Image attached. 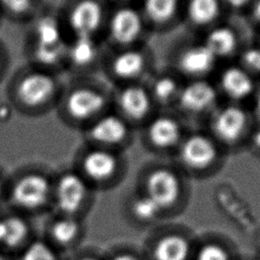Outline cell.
<instances>
[{"instance_id": "1", "label": "cell", "mask_w": 260, "mask_h": 260, "mask_svg": "<svg viewBox=\"0 0 260 260\" xmlns=\"http://www.w3.org/2000/svg\"><path fill=\"white\" fill-rule=\"evenodd\" d=\"M64 81L61 74L24 62L8 75L4 94L15 113L41 118L55 111Z\"/></svg>"}, {"instance_id": "2", "label": "cell", "mask_w": 260, "mask_h": 260, "mask_svg": "<svg viewBox=\"0 0 260 260\" xmlns=\"http://www.w3.org/2000/svg\"><path fill=\"white\" fill-rule=\"evenodd\" d=\"M110 109L112 86L101 75L69 76L54 113L62 125L80 133Z\"/></svg>"}, {"instance_id": "3", "label": "cell", "mask_w": 260, "mask_h": 260, "mask_svg": "<svg viewBox=\"0 0 260 260\" xmlns=\"http://www.w3.org/2000/svg\"><path fill=\"white\" fill-rule=\"evenodd\" d=\"M25 26L22 45L25 62L63 75L69 38L56 7L47 3Z\"/></svg>"}, {"instance_id": "4", "label": "cell", "mask_w": 260, "mask_h": 260, "mask_svg": "<svg viewBox=\"0 0 260 260\" xmlns=\"http://www.w3.org/2000/svg\"><path fill=\"white\" fill-rule=\"evenodd\" d=\"M110 7L108 0H61L56 9L68 38L102 40Z\"/></svg>"}, {"instance_id": "5", "label": "cell", "mask_w": 260, "mask_h": 260, "mask_svg": "<svg viewBox=\"0 0 260 260\" xmlns=\"http://www.w3.org/2000/svg\"><path fill=\"white\" fill-rule=\"evenodd\" d=\"M149 67V55L143 45L125 48H106L100 75L111 85L117 86L144 81Z\"/></svg>"}, {"instance_id": "6", "label": "cell", "mask_w": 260, "mask_h": 260, "mask_svg": "<svg viewBox=\"0 0 260 260\" xmlns=\"http://www.w3.org/2000/svg\"><path fill=\"white\" fill-rule=\"evenodd\" d=\"M148 28L138 5H111L102 42L106 48L140 46Z\"/></svg>"}, {"instance_id": "7", "label": "cell", "mask_w": 260, "mask_h": 260, "mask_svg": "<svg viewBox=\"0 0 260 260\" xmlns=\"http://www.w3.org/2000/svg\"><path fill=\"white\" fill-rule=\"evenodd\" d=\"M125 152L82 142L74 154L73 168L89 183L104 184L118 179L126 165Z\"/></svg>"}, {"instance_id": "8", "label": "cell", "mask_w": 260, "mask_h": 260, "mask_svg": "<svg viewBox=\"0 0 260 260\" xmlns=\"http://www.w3.org/2000/svg\"><path fill=\"white\" fill-rule=\"evenodd\" d=\"M135 128L113 109H110L79 134L82 142L124 151L134 140Z\"/></svg>"}, {"instance_id": "9", "label": "cell", "mask_w": 260, "mask_h": 260, "mask_svg": "<svg viewBox=\"0 0 260 260\" xmlns=\"http://www.w3.org/2000/svg\"><path fill=\"white\" fill-rule=\"evenodd\" d=\"M154 102L144 81L112 86V109L139 129L153 116Z\"/></svg>"}, {"instance_id": "10", "label": "cell", "mask_w": 260, "mask_h": 260, "mask_svg": "<svg viewBox=\"0 0 260 260\" xmlns=\"http://www.w3.org/2000/svg\"><path fill=\"white\" fill-rule=\"evenodd\" d=\"M53 192V180L37 167L21 170L11 185V199L24 209H37L45 205Z\"/></svg>"}, {"instance_id": "11", "label": "cell", "mask_w": 260, "mask_h": 260, "mask_svg": "<svg viewBox=\"0 0 260 260\" xmlns=\"http://www.w3.org/2000/svg\"><path fill=\"white\" fill-rule=\"evenodd\" d=\"M105 46L91 37L69 38L66 47L65 73L69 76L100 75Z\"/></svg>"}, {"instance_id": "12", "label": "cell", "mask_w": 260, "mask_h": 260, "mask_svg": "<svg viewBox=\"0 0 260 260\" xmlns=\"http://www.w3.org/2000/svg\"><path fill=\"white\" fill-rule=\"evenodd\" d=\"M89 183L74 168L63 170L53 181V192L59 210L70 216L82 206Z\"/></svg>"}, {"instance_id": "13", "label": "cell", "mask_w": 260, "mask_h": 260, "mask_svg": "<svg viewBox=\"0 0 260 260\" xmlns=\"http://www.w3.org/2000/svg\"><path fill=\"white\" fill-rule=\"evenodd\" d=\"M139 129L141 139L149 147L155 149H165L175 145L181 135L179 124L167 115H153Z\"/></svg>"}, {"instance_id": "14", "label": "cell", "mask_w": 260, "mask_h": 260, "mask_svg": "<svg viewBox=\"0 0 260 260\" xmlns=\"http://www.w3.org/2000/svg\"><path fill=\"white\" fill-rule=\"evenodd\" d=\"M147 194L159 206L166 207L176 201L180 193V183L177 176L165 168L154 169L146 177Z\"/></svg>"}, {"instance_id": "15", "label": "cell", "mask_w": 260, "mask_h": 260, "mask_svg": "<svg viewBox=\"0 0 260 260\" xmlns=\"http://www.w3.org/2000/svg\"><path fill=\"white\" fill-rule=\"evenodd\" d=\"M216 154L214 143L208 137L200 134L188 137L181 147L183 162L193 169L207 168L214 161Z\"/></svg>"}, {"instance_id": "16", "label": "cell", "mask_w": 260, "mask_h": 260, "mask_svg": "<svg viewBox=\"0 0 260 260\" xmlns=\"http://www.w3.org/2000/svg\"><path fill=\"white\" fill-rule=\"evenodd\" d=\"M247 124L245 111L237 106L223 108L213 121L215 134L225 142H234L243 134Z\"/></svg>"}, {"instance_id": "17", "label": "cell", "mask_w": 260, "mask_h": 260, "mask_svg": "<svg viewBox=\"0 0 260 260\" xmlns=\"http://www.w3.org/2000/svg\"><path fill=\"white\" fill-rule=\"evenodd\" d=\"M179 101L185 110L201 112L214 104L216 101V90L207 81H193L181 90Z\"/></svg>"}, {"instance_id": "18", "label": "cell", "mask_w": 260, "mask_h": 260, "mask_svg": "<svg viewBox=\"0 0 260 260\" xmlns=\"http://www.w3.org/2000/svg\"><path fill=\"white\" fill-rule=\"evenodd\" d=\"M47 4L45 0H0L3 20L26 25Z\"/></svg>"}, {"instance_id": "19", "label": "cell", "mask_w": 260, "mask_h": 260, "mask_svg": "<svg viewBox=\"0 0 260 260\" xmlns=\"http://www.w3.org/2000/svg\"><path fill=\"white\" fill-rule=\"evenodd\" d=\"M215 58L205 45H198L188 48L181 54L179 65L185 73L198 75L209 71Z\"/></svg>"}, {"instance_id": "20", "label": "cell", "mask_w": 260, "mask_h": 260, "mask_svg": "<svg viewBox=\"0 0 260 260\" xmlns=\"http://www.w3.org/2000/svg\"><path fill=\"white\" fill-rule=\"evenodd\" d=\"M138 7L148 27H158L174 17L178 8V0H140Z\"/></svg>"}, {"instance_id": "21", "label": "cell", "mask_w": 260, "mask_h": 260, "mask_svg": "<svg viewBox=\"0 0 260 260\" xmlns=\"http://www.w3.org/2000/svg\"><path fill=\"white\" fill-rule=\"evenodd\" d=\"M220 84L224 92L233 99H244L253 91V81L250 75L240 67L226 68L220 77Z\"/></svg>"}, {"instance_id": "22", "label": "cell", "mask_w": 260, "mask_h": 260, "mask_svg": "<svg viewBox=\"0 0 260 260\" xmlns=\"http://www.w3.org/2000/svg\"><path fill=\"white\" fill-rule=\"evenodd\" d=\"M188 253V242L183 237L176 235L160 239L152 251L154 260H186Z\"/></svg>"}, {"instance_id": "23", "label": "cell", "mask_w": 260, "mask_h": 260, "mask_svg": "<svg viewBox=\"0 0 260 260\" xmlns=\"http://www.w3.org/2000/svg\"><path fill=\"white\" fill-rule=\"evenodd\" d=\"M204 45L215 57H225L235 51L237 38L231 28L219 26L207 35Z\"/></svg>"}, {"instance_id": "24", "label": "cell", "mask_w": 260, "mask_h": 260, "mask_svg": "<svg viewBox=\"0 0 260 260\" xmlns=\"http://www.w3.org/2000/svg\"><path fill=\"white\" fill-rule=\"evenodd\" d=\"M3 220V241L2 245L13 248L20 245L28 235V225L26 221L17 215H9Z\"/></svg>"}, {"instance_id": "25", "label": "cell", "mask_w": 260, "mask_h": 260, "mask_svg": "<svg viewBox=\"0 0 260 260\" xmlns=\"http://www.w3.org/2000/svg\"><path fill=\"white\" fill-rule=\"evenodd\" d=\"M219 13L218 0H190L188 15L191 21L203 25L212 22Z\"/></svg>"}, {"instance_id": "26", "label": "cell", "mask_w": 260, "mask_h": 260, "mask_svg": "<svg viewBox=\"0 0 260 260\" xmlns=\"http://www.w3.org/2000/svg\"><path fill=\"white\" fill-rule=\"evenodd\" d=\"M145 84L154 104H167L176 95L178 89L176 80L169 75L156 76Z\"/></svg>"}, {"instance_id": "27", "label": "cell", "mask_w": 260, "mask_h": 260, "mask_svg": "<svg viewBox=\"0 0 260 260\" xmlns=\"http://www.w3.org/2000/svg\"><path fill=\"white\" fill-rule=\"evenodd\" d=\"M79 230V223L73 217L66 215L53 223L51 234L56 243L69 245L77 238Z\"/></svg>"}, {"instance_id": "28", "label": "cell", "mask_w": 260, "mask_h": 260, "mask_svg": "<svg viewBox=\"0 0 260 260\" xmlns=\"http://www.w3.org/2000/svg\"><path fill=\"white\" fill-rule=\"evenodd\" d=\"M20 260H58V257L47 243L35 241L24 249Z\"/></svg>"}, {"instance_id": "29", "label": "cell", "mask_w": 260, "mask_h": 260, "mask_svg": "<svg viewBox=\"0 0 260 260\" xmlns=\"http://www.w3.org/2000/svg\"><path fill=\"white\" fill-rule=\"evenodd\" d=\"M160 210V206L148 195L137 198L132 204L134 215L140 220L153 219Z\"/></svg>"}, {"instance_id": "30", "label": "cell", "mask_w": 260, "mask_h": 260, "mask_svg": "<svg viewBox=\"0 0 260 260\" xmlns=\"http://www.w3.org/2000/svg\"><path fill=\"white\" fill-rule=\"evenodd\" d=\"M197 260H229V256L222 247L215 244H208L199 251Z\"/></svg>"}, {"instance_id": "31", "label": "cell", "mask_w": 260, "mask_h": 260, "mask_svg": "<svg viewBox=\"0 0 260 260\" xmlns=\"http://www.w3.org/2000/svg\"><path fill=\"white\" fill-rule=\"evenodd\" d=\"M11 55L6 43L0 38V85L10 74Z\"/></svg>"}, {"instance_id": "32", "label": "cell", "mask_w": 260, "mask_h": 260, "mask_svg": "<svg viewBox=\"0 0 260 260\" xmlns=\"http://www.w3.org/2000/svg\"><path fill=\"white\" fill-rule=\"evenodd\" d=\"M244 65L252 71L260 72V49L249 48L242 55Z\"/></svg>"}, {"instance_id": "33", "label": "cell", "mask_w": 260, "mask_h": 260, "mask_svg": "<svg viewBox=\"0 0 260 260\" xmlns=\"http://www.w3.org/2000/svg\"><path fill=\"white\" fill-rule=\"evenodd\" d=\"M14 110L11 105L5 101L0 102V123H7L14 115Z\"/></svg>"}, {"instance_id": "34", "label": "cell", "mask_w": 260, "mask_h": 260, "mask_svg": "<svg viewBox=\"0 0 260 260\" xmlns=\"http://www.w3.org/2000/svg\"><path fill=\"white\" fill-rule=\"evenodd\" d=\"M140 0H108L111 5H122V4H136L138 5Z\"/></svg>"}, {"instance_id": "35", "label": "cell", "mask_w": 260, "mask_h": 260, "mask_svg": "<svg viewBox=\"0 0 260 260\" xmlns=\"http://www.w3.org/2000/svg\"><path fill=\"white\" fill-rule=\"evenodd\" d=\"M113 260H138L134 255L129 254V253H122L118 254L113 258Z\"/></svg>"}, {"instance_id": "36", "label": "cell", "mask_w": 260, "mask_h": 260, "mask_svg": "<svg viewBox=\"0 0 260 260\" xmlns=\"http://www.w3.org/2000/svg\"><path fill=\"white\" fill-rule=\"evenodd\" d=\"M231 6L233 7H242L246 3L249 2V0H225Z\"/></svg>"}, {"instance_id": "37", "label": "cell", "mask_w": 260, "mask_h": 260, "mask_svg": "<svg viewBox=\"0 0 260 260\" xmlns=\"http://www.w3.org/2000/svg\"><path fill=\"white\" fill-rule=\"evenodd\" d=\"M253 13H254V16L257 20L260 21V0H258L254 6V9H253Z\"/></svg>"}, {"instance_id": "38", "label": "cell", "mask_w": 260, "mask_h": 260, "mask_svg": "<svg viewBox=\"0 0 260 260\" xmlns=\"http://www.w3.org/2000/svg\"><path fill=\"white\" fill-rule=\"evenodd\" d=\"M253 142H254V144H255L258 148H260V129L255 132V134H254V136H253Z\"/></svg>"}, {"instance_id": "39", "label": "cell", "mask_w": 260, "mask_h": 260, "mask_svg": "<svg viewBox=\"0 0 260 260\" xmlns=\"http://www.w3.org/2000/svg\"><path fill=\"white\" fill-rule=\"evenodd\" d=\"M3 220L2 218H0V246L2 245V241H3Z\"/></svg>"}, {"instance_id": "40", "label": "cell", "mask_w": 260, "mask_h": 260, "mask_svg": "<svg viewBox=\"0 0 260 260\" xmlns=\"http://www.w3.org/2000/svg\"><path fill=\"white\" fill-rule=\"evenodd\" d=\"M257 113H258V116L260 118V93H259L258 99H257Z\"/></svg>"}, {"instance_id": "41", "label": "cell", "mask_w": 260, "mask_h": 260, "mask_svg": "<svg viewBox=\"0 0 260 260\" xmlns=\"http://www.w3.org/2000/svg\"><path fill=\"white\" fill-rule=\"evenodd\" d=\"M3 187H4V181H3V178H2V175L0 173V195L2 193V190H3Z\"/></svg>"}, {"instance_id": "42", "label": "cell", "mask_w": 260, "mask_h": 260, "mask_svg": "<svg viewBox=\"0 0 260 260\" xmlns=\"http://www.w3.org/2000/svg\"><path fill=\"white\" fill-rule=\"evenodd\" d=\"M78 260H98V259H95L93 257H83V258H80Z\"/></svg>"}, {"instance_id": "43", "label": "cell", "mask_w": 260, "mask_h": 260, "mask_svg": "<svg viewBox=\"0 0 260 260\" xmlns=\"http://www.w3.org/2000/svg\"><path fill=\"white\" fill-rule=\"evenodd\" d=\"M0 260H5V259H4V255H3L2 251H1V249H0Z\"/></svg>"}, {"instance_id": "44", "label": "cell", "mask_w": 260, "mask_h": 260, "mask_svg": "<svg viewBox=\"0 0 260 260\" xmlns=\"http://www.w3.org/2000/svg\"><path fill=\"white\" fill-rule=\"evenodd\" d=\"M2 22H3V19H2L1 15H0V27H1V24H2Z\"/></svg>"}]
</instances>
